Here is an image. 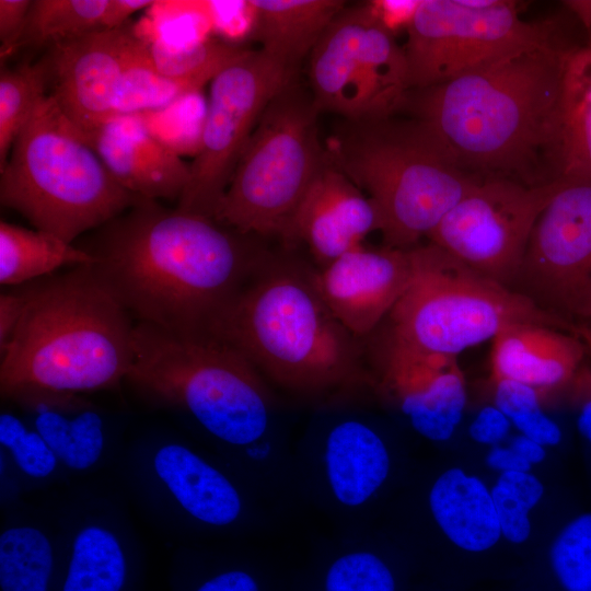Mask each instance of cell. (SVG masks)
Masks as SVG:
<instances>
[{"label": "cell", "mask_w": 591, "mask_h": 591, "mask_svg": "<svg viewBox=\"0 0 591 591\" xmlns=\"http://www.w3.org/2000/svg\"><path fill=\"white\" fill-rule=\"evenodd\" d=\"M251 235L213 218L144 199L103 225L92 247L97 277L138 322L216 337L265 263Z\"/></svg>", "instance_id": "1"}, {"label": "cell", "mask_w": 591, "mask_h": 591, "mask_svg": "<svg viewBox=\"0 0 591 591\" xmlns=\"http://www.w3.org/2000/svg\"><path fill=\"white\" fill-rule=\"evenodd\" d=\"M576 46L558 35L442 83L408 90L395 113L424 123L455 163L479 179L551 184L561 178V94Z\"/></svg>", "instance_id": "2"}, {"label": "cell", "mask_w": 591, "mask_h": 591, "mask_svg": "<svg viewBox=\"0 0 591 591\" xmlns=\"http://www.w3.org/2000/svg\"><path fill=\"white\" fill-rule=\"evenodd\" d=\"M20 289L23 312L0 349L3 397L25 389L79 394L127 378L134 361L132 316L91 265Z\"/></svg>", "instance_id": "3"}, {"label": "cell", "mask_w": 591, "mask_h": 591, "mask_svg": "<svg viewBox=\"0 0 591 591\" xmlns=\"http://www.w3.org/2000/svg\"><path fill=\"white\" fill-rule=\"evenodd\" d=\"M267 263L227 312L216 337L259 373L293 391L318 393L357 384L359 352L331 313L312 275Z\"/></svg>", "instance_id": "4"}, {"label": "cell", "mask_w": 591, "mask_h": 591, "mask_svg": "<svg viewBox=\"0 0 591 591\" xmlns=\"http://www.w3.org/2000/svg\"><path fill=\"white\" fill-rule=\"evenodd\" d=\"M405 116L346 120L324 144L329 162L374 202L385 246L399 250L428 237L482 181L424 123Z\"/></svg>", "instance_id": "5"}, {"label": "cell", "mask_w": 591, "mask_h": 591, "mask_svg": "<svg viewBox=\"0 0 591 591\" xmlns=\"http://www.w3.org/2000/svg\"><path fill=\"white\" fill-rule=\"evenodd\" d=\"M0 174L1 205L69 243L144 200L117 183L49 93Z\"/></svg>", "instance_id": "6"}, {"label": "cell", "mask_w": 591, "mask_h": 591, "mask_svg": "<svg viewBox=\"0 0 591 591\" xmlns=\"http://www.w3.org/2000/svg\"><path fill=\"white\" fill-rule=\"evenodd\" d=\"M126 379L185 410L227 444L254 445L270 432L274 402L263 375L220 338L137 322Z\"/></svg>", "instance_id": "7"}, {"label": "cell", "mask_w": 591, "mask_h": 591, "mask_svg": "<svg viewBox=\"0 0 591 591\" xmlns=\"http://www.w3.org/2000/svg\"><path fill=\"white\" fill-rule=\"evenodd\" d=\"M410 250L414 275L389 314V336L413 349L457 357L511 324L571 328L566 318L436 244Z\"/></svg>", "instance_id": "8"}, {"label": "cell", "mask_w": 591, "mask_h": 591, "mask_svg": "<svg viewBox=\"0 0 591 591\" xmlns=\"http://www.w3.org/2000/svg\"><path fill=\"white\" fill-rule=\"evenodd\" d=\"M313 99L293 80L263 112L213 213L246 235L288 237L294 213L328 161Z\"/></svg>", "instance_id": "9"}, {"label": "cell", "mask_w": 591, "mask_h": 591, "mask_svg": "<svg viewBox=\"0 0 591 591\" xmlns=\"http://www.w3.org/2000/svg\"><path fill=\"white\" fill-rule=\"evenodd\" d=\"M403 48L407 91L485 67L559 35L556 22H530L509 0H420Z\"/></svg>", "instance_id": "10"}, {"label": "cell", "mask_w": 591, "mask_h": 591, "mask_svg": "<svg viewBox=\"0 0 591 591\" xmlns=\"http://www.w3.org/2000/svg\"><path fill=\"white\" fill-rule=\"evenodd\" d=\"M309 81L318 113L349 121L392 115L407 91L403 48L370 4L344 8L309 55Z\"/></svg>", "instance_id": "11"}, {"label": "cell", "mask_w": 591, "mask_h": 591, "mask_svg": "<svg viewBox=\"0 0 591 591\" xmlns=\"http://www.w3.org/2000/svg\"><path fill=\"white\" fill-rule=\"evenodd\" d=\"M294 77L296 69L260 48L246 49L216 74L179 210L213 218L263 112Z\"/></svg>", "instance_id": "12"}, {"label": "cell", "mask_w": 591, "mask_h": 591, "mask_svg": "<svg viewBox=\"0 0 591 591\" xmlns=\"http://www.w3.org/2000/svg\"><path fill=\"white\" fill-rule=\"evenodd\" d=\"M559 179L543 186H528L507 178L482 179L427 239L477 271L511 288L536 221Z\"/></svg>", "instance_id": "13"}, {"label": "cell", "mask_w": 591, "mask_h": 591, "mask_svg": "<svg viewBox=\"0 0 591 591\" xmlns=\"http://www.w3.org/2000/svg\"><path fill=\"white\" fill-rule=\"evenodd\" d=\"M513 285L553 314L591 321V178L559 179Z\"/></svg>", "instance_id": "14"}, {"label": "cell", "mask_w": 591, "mask_h": 591, "mask_svg": "<svg viewBox=\"0 0 591 591\" xmlns=\"http://www.w3.org/2000/svg\"><path fill=\"white\" fill-rule=\"evenodd\" d=\"M378 366L382 387L417 434L437 443L452 439L467 402L457 357L416 350L389 336Z\"/></svg>", "instance_id": "15"}, {"label": "cell", "mask_w": 591, "mask_h": 591, "mask_svg": "<svg viewBox=\"0 0 591 591\" xmlns=\"http://www.w3.org/2000/svg\"><path fill=\"white\" fill-rule=\"evenodd\" d=\"M135 34L125 26L90 32L51 46L49 93L88 138L113 115V99Z\"/></svg>", "instance_id": "16"}, {"label": "cell", "mask_w": 591, "mask_h": 591, "mask_svg": "<svg viewBox=\"0 0 591 591\" xmlns=\"http://www.w3.org/2000/svg\"><path fill=\"white\" fill-rule=\"evenodd\" d=\"M414 275L412 250L363 244L312 275L334 317L355 337L369 334L390 314Z\"/></svg>", "instance_id": "17"}, {"label": "cell", "mask_w": 591, "mask_h": 591, "mask_svg": "<svg viewBox=\"0 0 591 591\" xmlns=\"http://www.w3.org/2000/svg\"><path fill=\"white\" fill-rule=\"evenodd\" d=\"M373 231H381L374 202L328 160L301 200L286 242H303L324 267Z\"/></svg>", "instance_id": "18"}, {"label": "cell", "mask_w": 591, "mask_h": 591, "mask_svg": "<svg viewBox=\"0 0 591 591\" xmlns=\"http://www.w3.org/2000/svg\"><path fill=\"white\" fill-rule=\"evenodd\" d=\"M89 141L112 176L124 188L148 200L182 195L189 164L160 139L143 115H117Z\"/></svg>", "instance_id": "19"}, {"label": "cell", "mask_w": 591, "mask_h": 591, "mask_svg": "<svg viewBox=\"0 0 591 591\" xmlns=\"http://www.w3.org/2000/svg\"><path fill=\"white\" fill-rule=\"evenodd\" d=\"M392 455L382 434L358 417L334 420L320 450L321 482L337 507L356 511L383 489L392 472Z\"/></svg>", "instance_id": "20"}, {"label": "cell", "mask_w": 591, "mask_h": 591, "mask_svg": "<svg viewBox=\"0 0 591 591\" xmlns=\"http://www.w3.org/2000/svg\"><path fill=\"white\" fill-rule=\"evenodd\" d=\"M583 357L577 337L535 323H515L493 339L494 380H511L545 394L571 382Z\"/></svg>", "instance_id": "21"}, {"label": "cell", "mask_w": 591, "mask_h": 591, "mask_svg": "<svg viewBox=\"0 0 591 591\" xmlns=\"http://www.w3.org/2000/svg\"><path fill=\"white\" fill-rule=\"evenodd\" d=\"M8 398L30 416L58 461L77 471L94 465L104 449V424L93 405L77 393L25 389Z\"/></svg>", "instance_id": "22"}, {"label": "cell", "mask_w": 591, "mask_h": 591, "mask_svg": "<svg viewBox=\"0 0 591 591\" xmlns=\"http://www.w3.org/2000/svg\"><path fill=\"white\" fill-rule=\"evenodd\" d=\"M427 506L439 532L460 551L485 553L502 540L490 487L462 467H449L436 477Z\"/></svg>", "instance_id": "23"}, {"label": "cell", "mask_w": 591, "mask_h": 591, "mask_svg": "<svg viewBox=\"0 0 591 591\" xmlns=\"http://www.w3.org/2000/svg\"><path fill=\"white\" fill-rule=\"evenodd\" d=\"M153 468L177 503L197 521L227 526L243 512V499L233 483L190 449L176 443L161 447Z\"/></svg>", "instance_id": "24"}, {"label": "cell", "mask_w": 591, "mask_h": 591, "mask_svg": "<svg viewBox=\"0 0 591 591\" xmlns=\"http://www.w3.org/2000/svg\"><path fill=\"white\" fill-rule=\"evenodd\" d=\"M252 35L260 49L296 69L344 10L341 0H250Z\"/></svg>", "instance_id": "25"}, {"label": "cell", "mask_w": 591, "mask_h": 591, "mask_svg": "<svg viewBox=\"0 0 591 591\" xmlns=\"http://www.w3.org/2000/svg\"><path fill=\"white\" fill-rule=\"evenodd\" d=\"M560 177L591 178V47L570 53L563 84L558 139Z\"/></svg>", "instance_id": "26"}, {"label": "cell", "mask_w": 591, "mask_h": 591, "mask_svg": "<svg viewBox=\"0 0 591 591\" xmlns=\"http://www.w3.org/2000/svg\"><path fill=\"white\" fill-rule=\"evenodd\" d=\"M84 248L42 230L0 222V283L22 286L53 275L63 266L92 265Z\"/></svg>", "instance_id": "27"}, {"label": "cell", "mask_w": 591, "mask_h": 591, "mask_svg": "<svg viewBox=\"0 0 591 591\" xmlns=\"http://www.w3.org/2000/svg\"><path fill=\"white\" fill-rule=\"evenodd\" d=\"M288 591H399V583L386 557L356 544L315 560Z\"/></svg>", "instance_id": "28"}, {"label": "cell", "mask_w": 591, "mask_h": 591, "mask_svg": "<svg viewBox=\"0 0 591 591\" xmlns=\"http://www.w3.org/2000/svg\"><path fill=\"white\" fill-rule=\"evenodd\" d=\"M204 85L162 74L152 62L148 44L135 35L114 94L113 115L160 113Z\"/></svg>", "instance_id": "29"}, {"label": "cell", "mask_w": 591, "mask_h": 591, "mask_svg": "<svg viewBox=\"0 0 591 591\" xmlns=\"http://www.w3.org/2000/svg\"><path fill=\"white\" fill-rule=\"evenodd\" d=\"M129 568L116 535L88 525L76 535L59 591H125Z\"/></svg>", "instance_id": "30"}, {"label": "cell", "mask_w": 591, "mask_h": 591, "mask_svg": "<svg viewBox=\"0 0 591 591\" xmlns=\"http://www.w3.org/2000/svg\"><path fill=\"white\" fill-rule=\"evenodd\" d=\"M111 0H34L18 47L54 46L103 30Z\"/></svg>", "instance_id": "31"}, {"label": "cell", "mask_w": 591, "mask_h": 591, "mask_svg": "<svg viewBox=\"0 0 591 591\" xmlns=\"http://www.w3.org/2000/svg\"><path fill=\"white\" fill-rule=\"evenodd\" d=\"M47 60L24 63L0 73V170L42 101L48 95Z\"/></svg>", "instance_id": "32"}, {"label": "cell", "mask_w": 591, "mask_h": 591, "mask_svg": "<svg viewBox=\"0 0 591 591\" xmlns=\"http://www.w3.org/2000/svg\"><path fill=\"white\" fill-rule=\"evenodd\" d=\"M501 538L513 545L526 543L532 535L531 513L545 496L544 483L531 471L497 476L490 487Z\"/></svg>", "instance_id": "33"}, {"label": "cell", "mask_w": 591, "mask_h": 591, "mask_svg": "<svg viewBox=\"0 0 591 591\" xmlns=\"http://www.w3.org/2000/svg\"><path fill=\"white\" fill-rule=\"evenodd\" d=\"M155 68L174 79L210 83L216 74L240 57L246 48L232 44L201 39L186 46L174 47L157 40L148 44Z\"/></svg>", "instance_id": "34"}, {"label": "cell", "mask_w": 591, "mask_h": 591, "mask_svg": "<svg viewBox=\"0 0 591 591\" xmlns=\"http://www.w3.org/2000/svg\"><path fill=\"white\" fill-rule=\"evenodd\" d=\"M548 563L563 591H591V511L559 529L549 545Z\"/></svg>", "instance_id": "35"}, {"label": "cell", "mask_w": 591, "mask_h": 591, "mask_svg": "<svg viewBox=\"0 0 591 591\" xmlns=\"http://www.w3.org/2000/svg\"><path fill=\"white\" fill-rule=\"evenodd\" d=\"M0 443L9 450L18 467L33 478H45L57 466L58 459L44 438L7 412L0 415Z\"/></svg>", "instance_id": "36"}, {"label": "cell", "mask_w": 591, "mask_h": 591, "mask_svg": "<svg viewBox=\"0 0 591 591\" xmlns=\"http://www.w3.org/2000/svg\"><path fill=\"white\" fill-rule=\"evenodd\" d=\"M189 591H283V587L269 569L240 565L202 576Z\"/></svg>", "instance_id": "37"}, {"label": "cell", "mask_w": 591, "mask_h": 591, "mask_svg": "<svg viewBox=\"0 0 591 591\" xmlns=\"http://www.w3.org/2000/svg\"><path fill=\"white\" fill-rule=\"evenodd\" d=\"M494 405L511 421L543 409L544 392L530 385L511 381L494 380Z\"/></svg>", "instance_id": "38"}, {"label": "cell", "mask_w": 591, "mask_h": 591, "mask_svg": "<svg viewBox=\"0 0 591 591\" xmlns=\"http://www.w3.org/2000/svg\"><path fill=\"white\" fill-rule=\"evenodd\" d=\"M511 428L509 418L493 404L478 410L471 421L467 432L472 441L489 449L502 444L509 437Z\"/></svg>", "instance_id": "39"}, {"label": "cell", "mask_w": 591, "mask_h": 591, "mask_svg": "<svg viewBox=\"0 0 591 591\" xmlns=\"http://www.w3.org/2000/svg\"><path fill=\"white\" fill-rule=\"evenodd\" d=\"M32 0H0L1 57L18 47Z\"/></svg>", "instance_id": "40"}, {"label": "cell", "mask_w": 591, "mask_h": 591, "mask_svg": "<svg viewBox=\"0 0 591 591\" xmlns=\"http://www.w3.org/2000/svg\"><path fill=\"white\" fill-rule=\"evenodd\" d=\"M520 434L537 441L545 448H554L561 443L564 433L560 426L544 409L531 413L512 422Z\"/></svg>", "instance_id": "41"}, {"label": "cell", "mask_w": 591, "mask_h": 591, "mask_svg": "<svg viewBox=\"0 0 591 591\" xmlns=\"http://www.w3.org/2000/svg\"><path fill=\"white\" fill-rule=\"evenodd\" d=\"M420 0H381L373 1L371 7L378 20L392 34L410 24Z\"/></svg>", "instance_id": "42"}, {"label": "cell", "mask_w": 591, "mask_h": 591, "mask_svg": "<svg viewBox=\"0 0 591 591\" xmlns=\"http://www.w3.org/2000/svg\"><path fill=\"white\" fill-rule=\"evenodd\" d=\"M24 308V296L20 288L0 296V349L5 346Z\"/></svg>", "instance_id": "43"}, {"label": "cell", "mask_w": 591, "mask_h": 591, "mask_svg": "<svg viewBox=\"0 0 591 591\" xmlns=\"http://www.w3.org/2000/svg\"><path fill=\"white\" fill-rule=\"evenodd\" d=\"M485 463L498 475L532 470L509 444L489 448L485 455Z\"/></svg>", "instance_id": "44"}, {"label": "cell", "mask_w": 591, "mask_h": 591, "mask_svg": "<svg viewBox=\"0 0 591 591\" xmlns=\"http://www.w3.org/2000/svg\"><path fill=\"white\" fill-rule=\"evenodd\" d=\"M575 379L580 384L581 393L578 403L577 429L591 448V372L586 369L577 371Z\"/></svg>", "instance_id": "45"}, {"label": "cell", "mask_w": 591, "mask_h": 591, "mask_svg": "<svg viewBox=\"0 0 591 591\" xmlns=\"http://www.w3.org/2000/svg\"><path fill=\"white\" fill-rule=\"evenodd\" d=\"M154 3L151 0H111L105 13L103 30H115L124 26V22L130 15Z\"/></svg>", "instance_id": "46"}, {"label": "cell", "mask_w": 591, "mask_h": 591, "mask_svg": "<svg viewBox=\"0 0 591 591\" xmlns=\"http://www.w3.org/2000/svg\"><path fill=\"white\" fill-rule=\"evenodd\" d=\"M509 445L531 468L542 464L547 457V448L520 433L510 440Z\"/></svg>", "instance_id": "47"}, {"label": "cell", "mask_w": 591, "mask_h": 591, "mask_svg": "<svg viewBox=\"0 0 591 591\" xmlns=\"http://www.w3.org/2000/svg\"><path fill=\"white\" fill-rule=\"evenodd\" d=\"M564 4L582 25L587 35L586 45L591 47V0H568Z\"/></svg>", "instance_id": "48"}, {"label": "cell", "mask_w": 591, "mask_h": 591, "mask_svg": "<svg viewBox=\"0 0 591 591\" xmlns=\"http://www.w3.org/2000/svg\"><path fill=\"white\" fill-rule=\"evenodd\" d=\"M575 331L584 340L588 349L591 351V322L575 327Z\"/></svg>", "instance_id": "49"}]
</instances>
